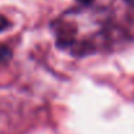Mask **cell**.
<instances>
[{
	"instance_id": "obj_4",
	"label": "cell",
	"mask_w": 134,
	"mask_h": 134,
	"mask_svg": "<svg viewBox=\"0 0 134 134\" xmlns=\"http://www.w3.org/2000/svg\"><path fill=\"white\" fill-rule=\"evenodd\" d=\"M125 2L129 4V5H131V7H134V0H125Z\"/></svg>"
},
{
	"instance_id": "obj_3",
	"label": "cell",
	"mask_w": 134,
	"mask_h": 134,
	"mask_svg": "<svg viewBox=\"0 0 134 134\" xmlns=\"http://www.w3.org/2000/svg\"><path fill=\"white\" fill-rule=\"evenodd\" d=\"M78 2L82 3V4H84V5H90V4L93 3V0H78Z\"/></svg>"
},
{
	"instance_id": "obj_1",
	"label": "cell",
	"mask_w": 134,
	"mask_h": 134,
	"mask_svg": "<svg viewBox=\"0 0 134 134\" xmlns=\"http://www.w3.org/2000/svg\"><path fill=\"white\" fill-rule=\"evenodd\" d=\"M12 58V51L8 46L5 45H0V63L8 62Z\"/></svg>"
},
{
	"instance_id": "obj_2",
	"label": "cell",
	"mask_w": 134,
	"mask_h": 134,
	"mask_svg": "<svg viewBox=\"0 0 134 134\" xmlns=\"http://www.w3.org/2000/svg\"><path fill=\"white\" fill-rule=\"evenodd\" d=\"M9 26V21L7 17H4L3 15H0V32H3L4 29H7Z\"/></svg>"
}]
</instances>
